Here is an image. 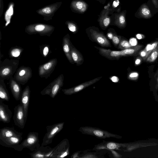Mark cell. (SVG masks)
Listing matches in <instances>:
<instances>
[{
	"mask_svg": "<svg viewBox=\"0 0 158 158\" xmlns=\"http://www.w3.org/2000/svg\"><path fill=\"white\" fill-rule=\"evenodd\" d=\"M4 80L0 78V99L2 100L8 101L10 99V96Z\"/></svg>",
	"mask_w": 158,
	"mask_h": 158,
	"instance_id": "cell-28",
	"label": "cell"
},
{
	"mask_svg": "<svg viewBox=\"0 0 158 158\" xmlns=\"http://www.w3.org/2000/svg\"><path fill=\"white\" fill-rule=\"evenodd\" d=\"M42 146L30 154L32 158H45L46 155L53 148Z\"/></svg>",
	"mask_w": 158,
	"mask_h": 158,
	"instance_id": "cell-27",
	"label": "cell"
},
{
	"mask_svg": "<svg viewBox=\"0 0 158 158\" xmlns=\"http://www.w3.org/2000/svg\"><path fill=\"white\" fill-rule=\"evenodd\" d=\"M57 63V59L53 58L40 65L39 67V76L41 78H48L54 70Z\"/></svg>",
	"mask_w": 158,
	"mask_h": 158,
	"instance_id": "cell-12",
	"label": "cell"
},
{
	"mask_svg": "<svg viewBox=\"0 0 158 158\" xmlns=\"http://www.w3.org/2000/svg\"><path fill=\"white\" fill-rule=\"evenodd\" d=\"M12 116V113L8 105L5 104L3 100H0V120L4 123L10 122Z\"/></svg>",
	"mask_w": 158,
	"mask_h": 158,
	"instance_id": "cell-20",
	"label": "cell"
},
{
	"mask_svg": "<svg viewBox=\"0 0 158 158\" xmlns=\"http://www.w3.org/2000/svg\"><path fill=\"white\" fill-rule=\"evenodd\" d=\"M95 154L92 153H88L84 154L80 158H98Z\"/></svg>",
	"mask_w": 158,
	"mask_h": 158,
	"instance_id": "cell-37",
	"label": "cell"
},
{
	"mask_svg": "<svg viewBox=\"0 0 158 158\" xmlns=\"http://www.w3.org/2000/svg\"><path fill=\"white\" fill-rule=\"evenodd\" d=\"M109 151H110L111 152L114 157L119 158L121 157L122 156V155L118 154L117 152L114 151V150H110Z\"/></svg>",
	"mask_w": 158,
	"mask_h": 158,
	"instance_id": "cell-40",
	"label": "cell"
},
{
	"mask_svg": "<svg viewBox=\"0 0 158 158\" xmlns=\"http://www.w3.org/2000/svg\"><path fill=\"white\" fill-rule=\"evenodd\" d=\"M79 131L82 134L93 136L98 139H105L113 138L119 139L122 138L120 135L110 133L98 128L92 127H81L79 128Z\"/></svg>",
	"mask_w": 158,
	"mask_h": 158,
	"instance_id": "cell-4",
	"label": "cell"
},
{
	"mask_svg": "<svg viewBox=\"0 0 158 158\" xmlns=\"http://www.w3.org/2000/svg\"><path fill=\"white\" fill-rule=\"evenodd\" d=\"M140 55L144 59H147V52L144 49L140 52Z\"/></svg>",
	"mask_w": 158,
	"mask_h": 158,
	"instance_id": "cell-41",
	"label": "cell"
},
{
	"mask_svg": "<svg viewBox=\"0 0 158 158\" xmlns=\"http://www.w3.org/2000/svg\"><path fill=\"white\" fill-rule=\"evenodd\" d=\"M136 37L139 40L143 38L144 36L141 34H138L136 35Z\"/></svg>",
	"mask_w": 158,
	"mask_h": 158,
	"instance_id": "cell-46",
	"label": "cell"
},
{
	"mask_svg": "<svg viewBox=\"0 0 158 158\" xmlns=\"http://www.w3.org/2000/svg\"><path fill=\"white\" fill-rule=\"evenodd\" d=\"M152 2L155 7L158 9V0H152Z\"/></svg>",
	"mask_w": 158,
	"mask_h": 158,
	"instance_id": "cell-45",
	"label": "cell"
},
{
	"mask_svg": "<svg viewBox=\"0 0 158 158\" xmlns=\"http://www.w3.org/2000/svg\"><path fill=\"white\" fill-rule=\"evenodd\" d=\"M102 77H97L91 80L82 83L77 86L68 89H62V91L65 95H71L77 93L95 83L100 80Z\"/></svg>",
	"mask_w": 158,
	"mask_h": 158,
	"instance_id": "cell-15",
	"label": "cell"
},
{
	"mask_svg": "<svg viewBox=\"0 0 158 158\" xmlns=\"http://www.w3.org/2000/svg\"><path fill=\"white\" fill-rule=\"evenodd\" d=\"M71 53L72 59L77 66L81 65L83 64L84 59L82 55L72 43L71 44Z\"/></svg>",
	"mask_w": 158,
	"mask_h": 158,
	"instance_id": "cell-25",
	"label": "cell"
},
{
	"mask_svg": "<svg viewBox=\"0 0 158 158\" xmlns=\"http://www.w3.org/2000/svg\"><path fill=\"white\" fill-rule=\"evenodd\" d=\"M110 80L114 82H117L118 81L119 79L118 77L116 76H113L110 78Z\"/></svg>",
	"mask_w": 158,
	"mask_h": 158,
	"instance_id": "cell-44",
	"label": "cell"
},
{
	"mask_svg": "<svg viewBox=\"0 0 158 158\" xmlns=\"http://www.w3.org/2000/svg\"><path fill=\"white\" fill-rule=\"evenodd\" d=\"M23 134L16 131L14 128L5 127L0 130V140L6 139L14 135Z\"/></svg>",
	"mask_w": 158,
	"mask_h": 158,
	"instance_id": "cell-26",
	"label": "cell"
},
{
	"mask_svg": "<svg viewBox=\"0 0 158 158\" xmlns=\"http://www.w3.org/2000/svg\"><path fill=\"white\" fill-rule=\"evenodd\" d=\"M129 43L131 46H136L137 44V41L136 39L133 38L130 39L129 40Z\"/></svg>",
	"mask_w": 158,
	"mask_h": 158,
	"instance_id": "cell-39",
	"label": "cell"
},
{
	"mask_svg": "<svg viewBox=\"0 0 158 158\" xmlns=\"http://www.w3.org/2000/svg\"><path fill=\"white\" fill-rule=\"evenodd\" d=\"M113 13L107 4L98 15V18L97 21L100 27L102 30H106L110 25L111 22L110 15Z\"/></svg>",
	"mask_w": 158,
	"mask_h": 158,
	"instance_id": "cell-11",
	"label": "cell"
},
{
	"mask_svg": "<svg viewBox=\"0 0 158 158\" xmlns=\"http://www.w3.org/2000/svg\"><path fill=\"white\" fill-rule=\"evenodd\" d=\"M0 17L2 15L3 8V0H0Z\"/></svg>",
	"mask_w": 158,
	"mask_h": 158,
	"instance_id": "cell-42",
	"label": "cell"
},
{
	"mask_svg": "<svg viewBox=\"0 0 158 158\" xmlns=\"http://www.w3.org/2000/svg\"><path fill=\"white\" fill-rule=\"evenodd\" d=\"M64 81V75L61 74L41 91L40 94L54 98L63 86Z\"/></svg>",
	"mask_w": 158,
	"mask_h": 158,
	"instance_id": "cell-6",
	"label": "cell"
},
{
	"mask_svg": "<svg viewBox=\"0 0 158 158\" xmlns=\"http://www.w3.org/2000/svg\"><path fill=\"white\" fill-rule=\"evenodd\" d=\"M139 76V74L137 72H132L130 73L128 76L130 79H134L137 78Z\"/></svg>",
	"mask_w": 158,
	"mask_h": 158,
	"instance_id": "cell-38",
	"label": "cell"
},
{
	"mask_svg": "<svg viewBox=\"0 0 158 158\" xmlns=\"http://www.w3.org/2000/svg\"><path fill=\"white\" fill-rule=\"evenodd\" d=\"M98 1L100 3L104 4L106 2V0H95Z\"/></svg>",
	"mask_w": 158,
	"mask_h": 158,
	"instance_id": "cell-48",
	"label": "cell"
},
{
	"mask_svg": "<svg viewBox=\"0 0 158 158\" xmlns=\"http://www.w3.org/2000/svg\"><path fill=\"white\" fill-rule=\"evenodd\" d=\"M157 81H158V78H157Z\"/></svg>",
	"mask_w": 158,
	"mask_h": 158,
	"instance_id": "cell-49",
	"label": "cell"
},
{
	"mask_svg": "<svg viewBox=\"0 0 158 158\" xmlns=\"http://www.w3.org/2000/svg\"><path fill=\"white\" fill-rule=\"evenodd\" d=\"M38 134L36 132H30L27 137L17 147L15 150L21 151L24 148H27L31 151H34L40 147Z\"/></svg>",
	"mask_w": 158,
	"mask_h": 158,
	"instance_id": "cell-5",
	"label": "cell"
},
{
	"mask_svg": "<svg viewBox=\"0 0 158 158\" xmlns=\"http://www.w3.org/2000/svg\"><path fill=\"white\" fill-rule=\"evenodd\" d=\"M64 124V122H61L47 126V132L43 138L41 146L51 143L54 137L63 129Z\"/></svg>",
	"mask_w": 158,
	"mask_h": 158,
	"instance_id": "cell-7",
	"label": "cell"
},
{
	"mask_svg": "<svg viewBox=\"0 0 158 158\" xmlns=\"http://www.w3.org/2000/svg\"><path fill=\"white\" fill-rule=\"evenodd\" d=\"M55 30V27L50 25L36 23L27 25L25 32L29 35L39 34L40 36H50Z\"/></svg>",
	"mask_w": 158,
	"mask_h": 158,
	"instance_id": "cell-3",
	"label": "cell"
},
{
	"mask_svg": "<svg viewBox=\"0 0 158 158\" xmlns=\"http://www.w3.org/2000/svg\"><path fill=\"white\" fill-rule=\"evenodd\" d=\"M158 56V46L153 50L146 59V61L152 62L155 61Z\"/></svg>",
	"mask_w": 158,
	"mask_h": 158,
	"instance_id": "cell-33",
	"label": "cell"
},
{
	"mask_svg": "<svg viewBox=\"0 0 158 158\" xmlns=\"http://www.w3.org/2000/svg\"><path fill=\"white\" fill-rule=\"evenodd\" d=\"M80 152V151H78L74 153L71 156V157L73 158H80L79 154Z\"/></svg>",
	"mask_w": 158,
	"mask_h": 158,
	"instance_id": "cell-43",
	"label": "cell"
},
{
	"mask_svg": "<svg viewBox=\"0 0 158 158\" xmlns=\"http://www.w3.org/2000/svg\"><path fill=\"white\" fill-rule=\"evenodd\" d=\"M23 51V49L20 47L15 46L11 48L9 52V55L10 58H17L19 56Z\"/></svg>",
	"mask_w": 158,
	"mask_h": 158,
	"instance_id": "cell-30",
	"label": "cell"
},
{
	"mask_svg": "<svg viewBox=\"0 0 158 158\" xmlns=\"http://www.w3.org/2000/svg\"><path fill=\"white\" fill-rule=\"evenodd\" d=\"M65 23L69 29L73 34H76L78 31V27L75 22L68 20L65 22Z\"/></svg>",
	"mask_w": 158,
	"mask_h": 158,
	"instance_id": "cell-32",
	"label": "cell"
},
{
	"mask_svg": "<svg viewBox=\"0 0 158 158\" xmlns=\"http://www.w3.org/2000/svg\"><path fill=\"white\" fill-rule=\"evenodd\" d=\"M9 79L10 87L12 94L15 99L18 101L21 99L22 92L21 86L12 76L10 77Z\"/></svg>",
	"mask_w": 158,
	"mask_h": 158,
	"instance_id": "cell-21",
	"label": "cell"
},
{
	"mask_svg": "<svg viewBox=\"0 0 158 158\" xmlns=\"http://www.w3.org/2000/svg\"><path fill=\"white\" fill-rule=\"evenodd\" d=\"M30 90L28 85L23 90L21 98V103L23 105L25 117L27 120L30 96Z\"/></svg>",
	"mask_w": 158,
	"mask_h": 158,
	"instance_id": "cell-22",
	"label": "cell"
},
{
	"mask_svg": "<svg viewBox=\"0 0 158 158\" xmlns=\"http://www.w3.org/2000/svg\"><path fill=\"white\" fill-rule=\"evenodd\" d=\"M122 38V36L117 35L115 30L112 39V42L114 46L118 47Z\"/></svg>",
	"mask_w": 158,
	"mask_h": 158,
	"instance_id": "cell-35",
	"label": "cell"
},
{
	"mask_svg": "<svg viewBox=\"0 0 158 158\" xmlns=\"http://www.w3.org/2000/svg\"><path fill=\"white\" fill-rule=\"evenodd\" d=\"M13 119L14 124L21 129L24 128L26 120L25 118L23 107L20 103L14 108Z\"/></svg>",
	"mask_w": 158,
	"mask_h": 158,
	"instance_id": "cell-14",
	"label": "cell"
},
{
	"mask_svg": "<svg viewBox=\"0 0 158 158\" xmlns=\"http://www.w3.org/2000/svg\"><path fill=\"white\" fill-rule=\"evenodd\" d=\"M62 3L61 2L54 3L37 10L36 12L42 16L44 20H52L54 14L61 6Z\"/></svg>",
	"mask_w": 158,
	"mask_h": 158,
	"instance_id": "cell-8",
	"label": "cell"
},
{
	"mask_svg": "<svg viewBox=\"0 0 158 158\" xmlns=\"http://www.w3.org/2000/svg\"><path fill=\"white\" fill-rule=\"evenodd\" d=\"M135 17L138 18L149 19L152 17L151 10L147 3L142 4L135 14Z\"/></svg>",
	"mask_w": 158,
	"mask_h": 158,
	"instance_id": "cell-24",
	"label": "cell"
},
{
	"mask_svg": "<svg viewBox=\"0 0 158 158\" xmlns=\"http://www.w3.org/2000/svg\"><path fill=\"white\" fill-rule=\"evenodd\" d=\"M85 32L89 39L102 47H111L110 42L104 33L100 31L98 27L90 26L85 29Z\"/></svg>",
	"mask_w": 158,
	"mask_h": 158,
	"instance_id": "cell-1",
	"label": "cell"
},
{
	"mask_svg": "<svg viewBox=\"0 0 158 158\" xmlns=\"http://www.w3.org/2000/svg\"><path fill=\"white\" fill-rule=\"evenodd\" d=\"M125 146V144L124 143L103 140L102 142L95 145L93 150L94 151H100L104 149L108 150H121L120 149V148L124 147Z\"/></svg>",
	"mask_w": 158,
	"mask_h": 158,
	"instance_id": "cell-16",
	"label": "cell"
},
{
	"mask_svg": "<svg viewBox=\"0 0 158 158\" xmlns=\"http://www.w3.org/2000/svg\"><path fill=\"white\" fill-rule=\"evenodd\" d=\"M71 43L69 35L68 33L63 37V49L68 60L70 63L73 64L74 63L72 59L71 53Z\"/></svg>",
	"mask_w": 158,
	"mask_h": 158,
	"instance_id": "cell-23",
	"label": "cell"
},
{
	"mask_svg": "<svg viewBox=\"0 0 158 158\" xmlns=\"http://www.w3.org/2000/svg\"><path fill=\"white\" fill-rule=\"evenodd\" d=\"M94 47L98 50V52L100 55L109 60H118L122 56L121 51L112 50L96 46Z\"/></svg>",
	"mask_w": 158,
	"mask_h": 158,
	"instance_id": "cell-17",
	"label": "cell"
},
{
	"mask_svg": "<svg viewBox=\"0 0 158 158\" xmlns=\"http://www.w3.org/2000/svg\"><path fill=\"white\" fill-rule=\"evenodd\" d=\"M141 62V60L139 58H137V59L135 62V64L138 65Z\"/></svg>",
	"mask_w": 158,
	"mask_h": 158,
	"instance_id": "cell-47",
	"label": "cell"
},
{
	"mask_svg": "<svg viewBox=\"0 0 158 158\" xmlns=\"http://www.w3.org/2000/svg\"><path fill=\"white\" fill-rule=\"evenodd\" d=\"M70 7L72 12L83 14L88 10L89 5L83 0H73L70 3Z\"/></svg>",
	"mask_w": 158,
	"mask_h": 158,
	"instance_id": "cell-19",
	"label": "cell"
},
{
	"mask_svg": "<svg viewBox=\"0 0 158 158\" xmlns=\"http://www.w3.org/2000/svg\"><path fill=\"white\" fill-rule=\"evenodd\" d=\"M18 60L5 59L0 64V78L10 79L15 73L19 64Z\"/></svg>",
	"mask_w": 158,
	"mask_h": 158,
	"instance_id": "cell-2",
	"label": "cell"
},
{
	"mask_svg": "<svg viewBox=\"0 0 158 158\" xmlns=\"http://www.w3.org/2000/svg\"><path fill=\"white\" fill-rule=\"evenodd\" d=\"M142 47V45H138L121 50L122 56H132L136 54Z\"/></svg>",
	"mask_w": 158,
	"mask_h": 158,
	"instance_id": "cell-29",
	"label": "cell"
},
{
	"mask_svg": "<svg viewBox=\"0 0 158 158\" xmlns=\"http://www.w3.org/2000/svg\"><path fill=\"white\" fill-rule=\"evenodd\" d=\"M114 13L121 11V7L119 0H111L107 4Z\"/></svg>",
	"mask_w": 158,
	"mask_h": 158,
	"instance_id": "cell-31",
	"label": "cell"
},
{
	"mask_svg": "<svg viewBox=\"0 0 158 158\" xmlns=\"http://www.w3.org/2000/svg\"><path fill=\"white\" fill-rule=\"evenodd\" d=\"M70 145L69 140L65 139L55 147L50 158H60L65 157L69 154Z\"/></svg>",
	"mask_w": 158,
	"mask_h": 158,
	"instance_id": "cell-10",
	"label": "cell"
},
{
	"mask_svg": "<svg viewBox=\"0 0 158 158\" xmlns=\"http://www.w3.org/2000/svg\"><path fill=\"white\" fill-rule=\"evenodd\" d=\"M23 134L0 140V144L2 146L11 148L16 150L22 141Z\"/></svg>",
	"mask_w": 158,
	"mask_h": 158,
	"instance_id": "cell-18",
	"label": "cell"
},
{
	"mask_svg": "<svg viewBox=\"0 0 158 158\" xmlns=\"http://www.w3.org/2000/svg\"><path fill=\"white\" fill-rule=\"evenodd\" d=\"M126 13L127 10H124L113 14L110 15V25H114L120 29L125 28L127 25Z\"/></svg>",
	"mask_w": 158,
	"mask_h": 158,
	"instance_id": "cell-13",
	"label": "cell"
},
{
	"mask_svg": "<svg viewBox=\"0 0 158 158\" xmlns=\"http://www.w3.org/2000/svg\"><path fill=\"white\" fill-rule=\"evenodd\" d=\"M32 70L30 67L23 66L17 69L14 78L19 83L24 85L32 77Z\"/></svg>",
	"mask_w": 158,
	"mask_h": 158,
	"instance_id": "cell-9",
	"label": "cell"
},
{
	"mask_svg": "<svg viewBox=\"0 0 158 158\" xmlns=\"http://www.w3.org/2000/svg\"><path fill=\"white\" fill-rule=\"evenodd\" d=\"M132 47L129 42L126 40L122 38L121 41L118 47V49H121L122 50L125 49Z\"/></svg>",
	"mask_w": 158,
	"mask_h": 158,
	"instance_id": "cell-34",
	"label": "cell"
},
{
	"mask_svg": "<svg viewBox=\"0 0 158 158\" xmlns=\"http://www.w3.org/2000/svg\"><path fill=\"white\" fill-rule=\"evenodd\" d=\"M42 48V53L44 57L47 56L49 53V46L48 45H44Z\"/></svg>",
	"mask_w": 158,
	"mask_h": 158,
	"instance_id": "cell-36",
	"label": "cell"
}]
</instances>
